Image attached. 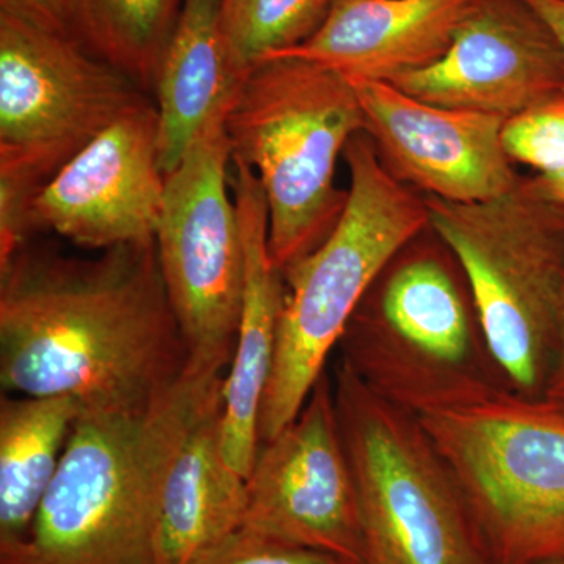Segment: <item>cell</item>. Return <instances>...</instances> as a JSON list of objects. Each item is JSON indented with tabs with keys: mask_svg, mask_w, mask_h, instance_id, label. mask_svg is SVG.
I'll return each instance as SVG.
<instances>
[{
	"mask_svg": "<svg viewBox=\"0 0 564 564\" xmlns=\"http://www.w3.org/2000/svg\"><path fill=\"white\" fill-rule=\"evenodd\" d=\"M350 82L367 135L403 184L447 202L480 203L513 191L521 181L505 152V118L434 106L388 82Z\"/></svg>",
	"mask_w": 564,
	"mask_h": 564,
	"instance_id": "obj_13",
	"label": "cell"
},
{
	"mask_svg": "<svg viewBox=\"0 0 564 564\" xmlns=\"http://www.w3.org/2000/svg\"><path fill=\"white\" fill-rule=\"evenodd\" d=\"M429 226L462 267L485 350L505 383L543 395L564 293V209L521 180L480 203L425 199Z\"/></svg>",
	"mask_w": 564,
	"mask_h": 564,
	"instance_id": "obj_6",
	"label": "cell"
},
{
	"mask_svg": "<svg viewBox=\"0 0 564 564\" xmlns=\"http://www.w3.org/2000/svg\"><path fill=\"white\" fill-rule=\"evenodd\" d=\"M473 0H334L317 31L272 57L391 84L444 57ZM270 58V57H269Z\"/></svg>",
	"mask_w": 564,
	"mask_h": 564,
	"instance_id": "obj_15",
	"label": "cell"
},
{
	"mask_svg": "<svg viewBox=\"0 0 564 564\" xmlns=\"http://www.w3.org/2000/svg\"><path fill=\"white\" fill-rule=\"evenodd\" d=\"M237 87L165 174L155 231L159 265L188 364L215 372H225L232 361L243 299V237L228 191L232 148L226 131Z\"/></svg>",
	"mask_w": 564,
	"mask_h": 564,
	"instance_id": "obj_9",
	"label": "cell"
},
{
	"mask_svg": "<svg viewBox=\"0 0 564 564\" xmlns=\"http://www.w3.org/2000/svg\"><path fill=\"white\" fill-rule=\"evenodd\" d=\"M148 101L79 40L0 13V199L32 207L66 163Z\"/></svg>",
	"mask_w": 564,
	"mask_h": 564,
	"instance_id": "obj_8",
	"label": "cell"
},
{
	"mask_svg": "<svg viewBox=\"0 0 564 564\" xmlns=\"http://www.w3.org/2000/svg\"><path fill=\"white\" fill-rule=\"evenodd\" d=\"M221 2L184 0L163 57L154 96L165 174L180 163L215 107L243 79L229 65Z\"/></svg>",
	"mask_w": 564,
	"mask_h": 564,
	"instance_id": "obj_18",
	"label": "cell"
},
{
	"mask_svg": "<svg viewBox=\"0 0 564 564\" xmlns=\"http://www.w3.org/2000/svg\"><path fill=\"white\" fill-rule=\"evenodd\" d=\"M225 377L188 364L147 406L82 411L31 532L0 564H158L166 475Z\"/></svg>",
	"mask_w": 564,
	"mask_h": 564,
	"instance_id": "obj_3",
	"label": "cell"
},
{
	"mask_svg": "<svg viewBox=\"0 0 564 564\" xmlns=\"http://www.w3.org/2000/svg\"><path fill=\"white\" fill-rule=\"evenodd\" d=\"M245 250V284L239 332L223 388L221 454L247 480L261 448L259 414L276 350L285 299L284 278L269 248V204L250 166L232 159L229 174Z\"/></svg>",
	"mask_w": 564,
	"mask_h": 564,
	"instance_id": "obj_14",
	"label": "cell"
},
{
	"mask_svg": "<svg viewBox=\"0 0 564 564\" xmlns=\"http://www.w3.org/2000/svg\"><path fill=\"white\" fill-rule=\"evenodd\" d=\"M221 415L223 392L193 423L170 467L159 510L158 564L202 563L243 527L247 480L223 458Z\"/></svg>",
	"mask_w": 564,
	"mask_h": 564,
	"instance_id": "obj_17",
	"label": "cell"
},
{
	"mask_svg": "<svg viewBox=\"0 0 564 564\" xmlns=\"http://www.w3.org/2000/svg\"><path fill=\"white\" fill-rule=\"evenodd\" d=\"M502 143L511 161L532 166L536 176H564V95L508 118Z\"/></svg>",
	"mask_w": 564,
	"mask_h": 564,
	"instance_id": "obj_22",
	"label": "cell"
},
{
	"mask_svg": "<svg viewBox=\"0 0 564 564\" xmlns=\"http://www.w3.org/2000/svg\"><path fill=\"white\" fill-rule=\"evenodd\" d=\"M344 155L350 169L344 214L321 247L282 272L285 299L259 414L261 445L299 415L375 282L429 226L425 199L389 172L366 132L348 141Z\"/></svg>",
	"mask_w": 564,
	"mask_h": 564,
	"instance_id": "obj_4",
	"label": "cell"
},
{
	"mask_svg": "<svg viewBox=\"0 0 564 564\" xmlns=\"http://www.w3.org/2000/svg\"><path fill=\"white\" fill-rule=\"evenodd\" d=\"M391 84L434 106L508 120L564 95V52L524 0H473L444 57Z\"/></svg>",
	"mask_w": 564,
	"mask_h": 564,
	"instance_id": "obj_12",
	"label": "cell"
},
{
	"mask_svg": "<svg viewBox=\"0 0 564 564\" xmlns=\"http://www.w3.org/2000/svg\"><path fill=\"white\" fill-rule=\"evenodd\" d=\"M344 358L380 356L434 370H473L469 311L440 259L414 256L386 281L375 314L356 311L340 340Z\"/></svg>",
	"mask_w": 564,
	"mask_h": 564,
	"instance_id": "obj_16",
	"label": "cell"
},
{
	"mask_svg": "<svg viewBox=\"0 0 564 564\" xmlns=\"http://www.w3.org/2000/svg\"><path fill=\"white\" fill-rule=\"evenodd\" d=\"M0 13L77 40V0H0Z\"/></svg>",
	"mask_w": 564,
	"mask_h": 564,
	"instance_id": "obj_24",
	"label": "cell"
},
{
	"mask_svg": "<svg viewBox=\"0 0 564 564\" xmlns=\"http://www.w3.org/2000/svg\"><path fill=\"white\" fill-rule=\"evenodd\" d=\"M533 564H564V560H551V562H541V563H533Z\"/></svg>",
	"mask_w": 564,
	"mask_h": 564,
	"instance_id": "obj_28",
	"label": "cell"
},
{
	"mask_svg": "<svg viewBox=\"0 0 564 564\" xmlns=\"http://www.w3.org/2000/svg\"><path fill=\"white\" fill-rule=\"evenodd\" d=\"M184 0H77V40L150 95Z\"/></svg>",
	"mask_w": 564,
	"mask_h": 564,
	"instance_id": "obj_20",
	"label": "cell"
},
{
	"mask_svg": "<svg viewBox=\"0 0 564 564\" xmlns=\"http://www.w3.org/2000/svg\"><path fill=\"white\" fill-rule=\"evenodd\" d=\"M554 32L564 52V0H524Z\"/></svg>",
	"mask_w": 564,
	"mask_h": 564,
	"instance_id": "obj_26",
	"label": "cell"
},
{
	"mask_svg": "<svg viewBox=\"0 0 564 564\" xmlns=\"http://www.w3.org/2000/svg\"><path fill=\"white\" fill-rule=\"evenodd\" d=\"M82 413L70 395L2 397L0 402V549L31 532Z\"/></svg>",
	"mask_w": 564,
	"mask_h": 564,
	"instance_id": "obj_19",
	"label": "cell"
},
{
	"mask_svg": "<svg viewBox=\"0 0 564 564\" xmlns=\"http://www.w3.org/2000/svg\"><path fill=\"white\" fill-rule=\"evenodd\" d=\"M333 389L361 508L364 564H494L413 415L343 359Z\"/></svg>",
	"mask_w": 564,
	"mask_h": 564,
	"instance_id": "obj_7",
	"label": "cell"
},
{
	"mask_svg": "<svg viewBox=\"0 0 564 564\" xmlns=\"http://www.w3.org/2000/svg\"><path fill=\"white\" fill-rule=\"evenodd\" d=\"M198 564H344L311 549L263 536L252 530H237Z\"/></svg>",
	"mask_w": 564,
	"mask_h": 564,
	"instance_id": "obj_23",
	"label": "cell"
},
{
	"mask_svg": "<svg viewBox=\"0 0 564 564\" xmlns=\"http://www.w3.org/2000/svg\"><path fill=\"white\" fill-rule=\"evenodd\" d=\"M243 527L344 564L366 563L358 489L328 375L299 415L259 448L247 478Z\"/></svg>",
	"mask_w": 564,
	"mask_h": 564,
	"instance_id": "obj_10",
	"label": "cell"
},
{
	"mask_svg": "<svg viewBox=\"0 0 564 564\" xmlns=\"http://www.w3.org/2000/svg\"><path fill=\"white\" fill-rule=\"evenodd\" d=\"M413 415L462 494L494 564L564 560V404L481 369L386 358L350 366Z\"/></svg>",
	"mask_w": 564,
	"mask_h": 564,
	"instance_id": "obj_2",
	"label": "cell"
},
{
	"mask_svg": "<svg viewBox=\"0 0 564 564\" xmlns=\"http://www.w3.org/2000/svg\"><path fill=\"white\" fill-rule=\"evenodd\" d=\"M543 395L554 400V402L564 404V293L554 361H552L547 380H545Z\"/></svg>",
	"mask_w": 564,
	"mask_h": 564,
	"instance_id": "obj_25",
	"label": "cell"
},
{
	"mask_svg": "<svg viewBox=\"0 0 564 564\" xmlns=\"http://www.w3.org/2000/svg\"><path fill=\"white\" fill-rule=\"evenodd\" d=\"M334 0H223L221 29L234 74L299 46L325 20Z\"/></svg>",
	"mask_w": 564,
	"mask_h": 564,
	"instance_id": "obj_21",
	"label": "cell"
},
{
	"mask_svg": "<svg viewBox=\"0 0 564 564\" xmlns=\"http://www.w3.org/2000/svg\"><path fill=\"white\" fill-rule=\"evenodd\" d=\"M530 182H532L534 191L540 193L541 196L564 209V176H534Z\"/></svg>",
	"mask_w": 564,
	"mask_h": 564,
	"instance_id": "obj_27",
	"label": "cell"
},
{
	"mask_svg": "<svg viewBox=\"0 0 564 564\" xmlns=\"http://www.w3.org/2000/svg\"><path fill=\"white\" fill-rule=\"evenodd\" d=\"M226 131L232 159L261 181L269 204V248L284 272L321 247L344 214L348 192L336 166L348 141L366 132L355 87L336 70L270 57L237 87Z\"/></svg>",
	"mask_w": 564,
	"mask_h": 564,
	"instance_id": "obj_5",
	"label": "cell"
},
{
	"mask_svg": "<svg viewBox=\"0 0 564 564\" xmlns=\"http://www.w3.org/2000/svg\"><path fill=\"white\" fill-rule=\"evenodd\" d=\"M165 173L155 102L110 126L55 174L32 204L33 234L54 231L79 247L107 250L155 239Z\"/></svg>",
	"mask_w": 564,
	"mask_h": 564,
	"instance_id": "obj_11",
	"label": "cell"
},
{
	"mask_svg": "<svg viewBox=\"0 0 564 564\" xmlns=\"http://www.w3.org/2000/svg\"><path fill=\"white\" fill-rule=\"evenodd\" d=\"M187 367L155 239L96 258L31 242L0 267L3 393L70 395L82 411L139 410Z\"/></svg>",
	"mask_w": 564,
	"mask_h": 564,
	"instance_id": "obj_1",
	"label": "cell"
}]
</instances>
